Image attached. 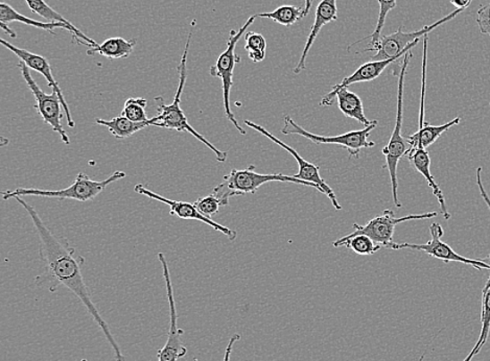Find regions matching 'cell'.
I'll return each instance as SVG.
<instances>
[{"label": "cell", "instance_id": "cell-1", "mask_svg": "<svg viewBox=\"0 0 490 361\" xmlns=\"http://www.w3.org/2000/svg\"><path fill=\"white\" fill-rule=\"evenodd\" d=\"M15 200L26 209L32 220L39 238V256L42 265V273L35 278V283L39 288H45L48 291L55 292L61 286H64L76 296L89 311L92 319L102 330L105 338L113 348L116 361H126L122 348L117 344L114 336L110 332L107 323L105 322L100 313L92 302L91 295L83 278V265L85 258L76 255V250L64 238H60L49 229L33 206L23 200L22 197H14Z\"/></svg>", "mask_w": 490, "mask_h": 361}, {"label": "cell", "instance_id": "cell-2", "mask_svg": "<svg viewBox=\"0 0 490 361\" xmlns=\"http://www.w3.org/2000/svg\"><path fill=\"white\" fill-rule=\"evenodd\" d=\"M192 33H190L188 41H186L184 53L182 55V62L177 68L179 72V85L176 92L175 98L172 104L166 105L165 99L161 97H155V103L157 105V115L154 117V127H159L167 130H175L177 132H188L194 136L196 139L207 146L210 151H213L215 155L216 160L225 162L227 160L228 154L226 152L220 151L218 147H215L213 143H210L206 137L192 128L186 118L184 112L182 109V97L184 89L186 77H188V67H186V61H188L189 49L190 46Z\"/></svg>", "mask_w": 490, "mask_h": 361}, {"label": "cell", "instance_id": "cell-3", "mask_svg": "<svg viewBox=\"0 0 490 361\" xmlns=\"http://www.w3.org/2000/svg\"><path fill=\"white\" fill-rule=\"evenodd\" d=\"M269 182H289L308 186L324 194L319 186L297 179L294 176H284L283 173L263 174L256 172V166L251 165L247 170H232L223 178V182L213 190V195L218 198L221 207H226L229 198L248 194H256L260 186Z\"/></svg>", "mask_w": 490, "mask_h": 361}, {"label": "cell", "instance_id": "cell-4", "mask_svg": "<svg viewBox=\"0 0 490 361\" xmlns=\"http://www.w3.org/2000/svg\"><path fill=\"white\" fill-rule=\"evenodd\" d=\"M126 178V172H115L109 178L104 180H95L87 176L84 172H80L73 183L65 189L59 190H46L36 189H17L14 190L3 191L2 195L4 200H10L16 197H55L60 200H66V198H72L80 202H89L95 200V198L102 194V192L108 188L111 183L116 182L121 179Z\"/></svg>", "mask_w": 490, "mask_h": 361}, {"label": "cell", "instance_id": "cell-5", "mask_svg": "<svg viewBox=\"0 0 490 361\" xmlns=\"http://www.w3.org/2000/svg\"><path fill=\"white\" fill-rule=\"evenodd\" d=\"M412 51H409L404 55V61L401 64V71L399 74V90H398V114H396V122L393 135H391L390 141L386 147L383 149L384 158H386V165L391 180V188H393V203L396 207L401 208V204L400 202L398 189H399V179H398V167L400 161L404 155H406L409 145L407 139H402L401 127H402V97H404V85L407 67L409 62L412 58Z\"/></svg>", "mask_w": 490, "mask_h": 361}, {"label": "cell", "instance_id": "cell-6", "mask_svg": "<svg viewBox=\"0 0 490 361\" xmlns=\"http://www.w3.org/2000/svg\"><path fill=\"white\" fill-rule=\"evenodd\" d=\"M258 15L251 16L239 30H232L231 35H229L226 51L222 53L218 60H216L215 64L210 67L212 77L222 80L223 101H224L227 120L233 124L241 135H246V130L240 126L231 107V91L233 86L234 67L241 61L240 55L235 54V47H237L238 42L243 37L246 30L256 21Z\"/></svg>", "mask_w": 490, "mask_h": 361}, {"label": "cell", "instance_id": "cell-7", "mask_svg": "<svg viewBox=\"0 0 490 361\" xmlns=\"http://www.w3.org/2000/svg\"><path fill=\"white\" fill-rule=\"evenodd\" d=\"M377 123V121H374L369 127H366L364 130H351V132L339 136H320L309 133L308 130L291 120L290 115H284L282 133L283 135L305 137V139L314 142L315 145H337L342 147L349 151L350 158L359 159L362 148H370L376 146V142L369 140V135L371 130L376 128Z\"/></svg>", "mask_w": 490, "mask_h": 361}, {"label": "cell", "instance_id": "cell-8", "mask_svg": "<svg viewBox=\"0 0 490 361\" xmlns=\"http://www.w3.org/2000/svg\"><path fill=\"white\" fill-rule=\"evenodd\" d=\"M437 213L425 214H411L402 217H396L393 210H384L382 215H378L369 221L366 225H353V231L351 234L344 236L334 242V244H340V242L345 241L357 235H365L384 248H393L395 242L393 241V235L395 232V227L401 222L408 221L417 220H429L432 217H436Z\"/></svg>", "mask_w": 490, "mask_h": 361}, {"label": "cell", "instance_id": "cell-9", "mask_svg": "<svg viewBox=\"0 0 490 361\" xmlns=\"http://www.w3.org/2000/svg\"><path fill=\"white\" fill-rule=\"evenodd\" d=\"M462 10H456L452 12L449 16H445L442 21H439L432 26L425 27L417 32L406 33L402 32L401 27L395 33L382 36L377 45L368 52L376 51L375 55H372V61H384L393 58H401L405 55L407 52L411 51L414 46H418L421 37L429 34L434 29L442 26L443 23L452 20L458 14L462 13Z\"/></svg>", "mask_w": 490, "mask_h": 361}, {"label": "cell", "instance_id": "cell-10", "mask_svg": "<svg viewBox=\"0 0 490 361\" xmlns=\"http://www.w3.org/2000/svg\"><path fill=\"white\" fill-rule=\"evenodd\" d=\"M18 68H20L23 80H26L30 90L32 91L36 98L35 108L41 116L43 122L48 124L54 132L58 133L65 145L70 146V137H68L66 130L62 126V120H63L64 115L62 113V108L63 107H62L59 96L55 91H53L51 96L43 92L39 85L30 76V68L23 62H20Z\"/></svg>", "mask_w": 490, "mask_h": 361}, {"label": "cell", "instance_id": "cell-11", "mask_svg": "<svg viewBox=\"0 0 490 361\" xmlns=\"http://www.w3.org/2000/svg\"><path fill=\"white\" fill-rule=\"evenodd\" d=\"M158 259L160 264H163L167 300L170 304V332L165 345L157 352V357L158 361H178L186 357L188 348L185 347L182 340L184 332L178 327L176 302L175 298H173L169 265H167L165 254L159 253Z\"/></svg>", "mask_w": 490, "mask_h": 361}, {"label": "cell", "instance_id": "cell-12", "mask_svg": "<svg viewBox=\"0 0 490 361\" xmlns=\"http://www.w3.org/2000/svg\"><path fill=\"white\" fill-rule=\"evenodd\" d=\"M431 239L424 245L395 244L393 250H401V248H411V250L423 251L434 258L443 260L444 263H460L475 267L477 271L490 270V266L486 261L465 258L455 253L454 250L442 240L444 236V228L438 222H433L430 226Z\"/></svg>", "mask_w": 490, "mask_h": 361}, {"label": "cell", "instance_id": "cell-13", "mask_svg": "<svg viewBox=\"0 0 490 361\" xmlns=\"http://www.w3.org/2000/svg\"><path fill=\"white\" fill-rule=\"evenodd\" d=\"M244 122L246 126L258 130V133L264 135L265 137H266V139H269L271 141L276 143L277 146L283 147V149H285V151L293 155V157L297 161V164H299L300 165V172L299 173L295 174V178L308 180V182H311L319 186L322 191H324V194L328 198H330L334 209H342V206H341L340 203L338 202L337 197L336 195H334V190L330 188V186L326 184L325 180L320 177V167L318 165H315L311 164V162H308L307 160L303 159L293 147L285 145L284 142L276 139L275 135H272L269 130H266L262 126H258V124L254 123L250 121H245Z\"/></svg>", "mask_w": 490, "mask_h": 361}, {"label": "cell", "instance_id": "cell-14", "mask_svg": "<svg viewBox=\"0 0 490 361\" xmlns=\"http://www.w3.org/2000/svg\"><path fill=\"white\" fill-rule=\"evenodd\" d=\"M134 190L141 196L166 204L167 206L170 207V215L172 216H177L179 219L182 220L199 221L215 229V231L226 235L229 240L233 241L237 239V231H233V230L220 225V223L209 219V217L204 216L200 211L196 208L195 204L170 200V198L157 195L156 192L147 189L145 186H142L141 184L136 185Z\"/></svg>", "mask_w": 490, "mask_h": 361}, {"label": "cell", "instance_id": "cell-15", "mask_svg": "<svg viewBox=\"0 0 490 361\" xmlns=\"http://www.w3.org/2000/svg\"><path fill=\"white\" fill-rule=\"evenodd\" d=\"M0 42H2V45L4 47L10 49L12 53H14L17 57L20 58L21 61L23 62V63L30 68V70H33L37 72L41 73L42 76L46 79L48 86L52 87L53 91L57 93V95L59 96L62 107H63L65 115L67 116L68 126H70L71 128H74V122L72 117L70 107H68L66 99L63 96V93H62L59 85L57 84V82H55V80L53 76L51 64H49L47 59L42 57V55H36L26 51V49L17 47L12 45V43L5 41L4 39H0Z\"/></svg>", "mask_w": 490, "mask_h": 361}, {"label": "cell", "instance_id": "cell-16", "mask_svg": "<svg viewBox=\"0 0 490 361\" xmlns=\"http://www.w3.org/2000/svg\"><path fill=\"white\" fill-rule=\"evenodd\" d=\"M336 99L339 109L346 117H350L351 120L364 124L365 127H369L374 122L368 121V118L365 116L361 97L356 95V93L350 91L349 87L337 91L332 90L330 93H327L321 99L320 105L322 107H327V105H332Z\"/></svg>", "mask_w": 490, "mask_h": 361}, {"label": "cell", "instance_id": "cell-17", "mask_svg": "<svg viewBox=\"0 0 490 361\" xmlns=\"http://www.w3.org/2000/svg\"><path fill=\"white\" fill-rule=\"evenodd\" d=\"M337 0H322L316 10L315 22L311 29V32L308 37L306 47L303 48L301 58L299 64L294 68V73L300 74L306 70V61L309 51H311L314 42L317 39L322 28L326 24L338 20Z\"/></svg>", "mask_w": 490, "mask_h": 361}, {"label": "cell", "instance_id": "cell-18", "mask_svg": "<svg viewBox=\"0 0 490 361\" xmlns=\"http://www.w3.org/2000/svg\"><path fill=\"white\" fill-rule=\"evenodd\" d=\"M406 157L409 161H410V164L415 170H417L420 174H423L433 191V195L437 197V201L440 205V210H442V214L446 221L450 220L451 214L448 208H446L443 191L437 185L435 179L432 176L430 170L431 158L429 153H427V149L424 148H414L407 152Z\"/></svg>", "mask_w": 490, "mask_h": 361}, {"label": "cell", "instance_id": "cell-19", "mask_svg": "<svg viewBox=\"0 0 490 361\" xmlns=\"http://www.w3.org/2000/svg\"><path fill=\"white\" fill-rule=\"evenodd\" d=\"M12 22H21L27 24V26L34 27L37 29H41L46 30L53 35H55L54 30L55 29H62L68 30L72 34V38L78 42L76 32L65 23L62 22H40L37 21L30 20V18L24 16L21 13H18L10 4L2 3L0 4V23L8 24Z\"/></svg>", "mask_w": 490, "mask_h": 361}, {"label": "cell", "instance_id": "cell-20", "mask_svg": "<svg viewBox=\"0 0 490 361\" xmlns=\"http://www.w3.org/2000/svg\"><path fill=\"white\" fill-rule=\"evenodd\" d=\"M399 59L400 58L396 57L384 61H370L368 63L359 66L351 76L344 78L342 82L334 85L333 87V91L345 88V87H349L352 84L370 82V80H374L380 77L383 71L386 70L387 66L393 64V62Z\"/></svg>", "mask_w": 490, "mask_h": 361}, {"label": "cell", "instance_id": "cell-21", "mask_svg": "<svg viewBox=\"0 0 490 361\" xmlns=\"http://www.w3.org/2000/svg\"><path fill=\"white\" fill-rule=\"evenodd\" d=\"M461 118L456 117L455 120H452L450 122L442 124V126H432L427 122H425L424 127L418 129V132L409 136L407 139L409 149L414 148H424L431 147L439 139V137L442 136L446 130H449L451 128L457 126L460 123Z\"/></svg>", "mask_w": 490, "mask_h": 361}, {"label": "cell", "instance_id": "cell-22", "mask_svg": "<svg viewBox=\"0 0 490 361\" xmlns=\"http://www.w3.org/2000/svg\"><path fill=\"white\" fill-rule=\"evenodd\" d=\"M26 3L28 4L30 11L45 18V20L49 22H62L67 24V26H70L74 32H76L78 43H80V45L89 46V48L98 46L96 41H93L89 38V37L84 35L79 29L74 27L71 21L65 20V18L59 14L57 11H55L51 5H48L45 2V0H26Z\"/></svg>", "mask_w": 490, "mask_h": 361}, {"label": "cell", "instance_id": "cell-23", "mask_svg": "<svg viewBox=\"0 0 490 361\" xmlns=\"http://www.w3.org/2000/svg\"><path fill=\"white\" fill-rule=\"evenodd\" d=\"M100 126L109 129L111 134H113L117 139H127L133 136L135 133H139V130L146 129L148 126H153L155 120L154 117L150 121L146 122H134L128 120L127 117L120 115L113 118L111 121L101 120L97 118L96 121Z\"/></svg>", "mask_w": 490, "mask_h": 361}, {"label": "cell", "instance_id": "cell-24", "mask_svg": "<svg viewBox=\"0 0 490 361\" xmlns=\"http://www.w3.org/2000/svg\"><path fill=\"white\" fill-rule=\"evenodd\" d=\"M135 46L136 40L134 39L110 38L102 43L101 46L90 47L87 51V55L100 54L103 57L108 59H125L133 53Z\"/></svg>", "mask_w": 490, "mask_h": 361}, {"label": "cell", "instance_id": "cell-25", "mask_svg": "<svg viewBox=\"0 0 490 361\" xmlns=\"http://www.w3.org/2000/svg\"><path fill=\"white\" fill-rule=\"evenodd\" d=\"M260 18H268L273 21H275L284 27H291L296 22L306 17L305 8L295 7V5H282L275 11L270 12V13L258 14Z\"/></svg>", "mask_w": 490, "mask_h": 361}, {"label": "cell", "instance_id": "cell-26", "mask_svg": "<svg viewBox=\"0 0 490 361\" xmlns=\"http://www.w3.org/2000/svg\"><path fill=\"white\" fill-rule=\"evenodd\" d=\"M482 329L479 339L476 342L473 350L468 355V357L463 361H471L477 354H479L481 348L486 344L490 332V289L484 292L482 298V313H481Z\"/></svg>", "mask_w": 490, "mask_h": 361}, {"label": "cell", "instance_id": "cell-27", "mask_svg": "<svg viewBox=\"0 0 490 361\" xmlns=\"http://www.w3.org/2000/svg\"><path fill=\"white\" fill-rule=\"evenodd\" d=\"M378 5H380V13H378V20L376 22V27L374 30V33L370 34L368 37H365V39H371V43L368 48L364 49L363 52H368V49L374 48L378 41H380L382 37V30L384 26V21H386L387 15L389 14L390 11H393L396 7V3H398V0H377ZM362 40H359L355 43H352V45L350 46L349 51L351 47L353 46L358 45V43L361 42Z\"/></svg>", "mask_w": 490, "mask_h": 361}, {"label": "cell", "instance_id": "cell-28", "mask_svg": "<svg viewBox=\"0 0 490 361\" xmlns=\"http://www.w3.org/2000/svg\"><path fill=\"white\" fill-rule=\"evenodd\" d=\"M334 247H345L347 248H351V250L359 255H362V256H370V255L376 254L378 250H381V248H383L382 246L376 244L374 240L365 235L353 236V238L340 242V244H334Z\"/></svg>", "mask_w": 490, "mask_h": 361}, {"label": "cell", "instance_id": "cell-29", "mask_svg": "<svg viewBox=\"0 0 490 361\" xmlns=\"http://www.w3.org/2000/svg\"><path fill=\"white\" fill-rule=\"evenodd\" d=\"M147 105L148 101L142 97H129L123 105L122 111V116L128 118V120L134 122H146L148 120L147 116Z\"/></svg>", "mask_w": 490, "mask_h": 361}, {"label": "cell", "instance_id": "cell-30", "mask_svg": "<svg viewBox=\"0 0 490 361\" xmlns=\"http://www.w3.org/2000/svg\"><path fill=\"white\" fill-rule=\"evenodd\" d=\"M245 49L254 63H259L266 58V42L265 37L258 33L248 32L245 36Z\"/></svg>", "mask_w": 490, "mask_h": 361}, {"label": "cell", "instance_id": "cell-31", "mask_svg": "<svg viewBox=\"0 0 490 361\" xmlns=\"http://www.w3.org/2000/svg\"><path fill=\"white\" fill-rule=\"evenodd\" d=\"M194 204L196 208L199 210L204 216L209 217V219L213 215L218 214L221 207L218 198L214 195L198 198Z\"/></svg>", "mask_w": 490, "mask_h": 361}, {"label": "cell", "instance_id": "cell-32", "mask_svg": "<svg viewBox=\"0 0 490 361\" xmlns=\"http://www.w3.org/2000/svg\"><path fill=\"white\" fill-rule=\"evenodd\" d=\"M427 40L429 37L424 36V57H423V80H421V104L419 115V129L425 124V97H426V77H427Z\"/></svg>", "mask_w": 490, "mask_h": 361}, {"label": "cell", "instance_id": "cell-33", "mask_svg": "<svg viewBox=\"0 0 490 361\" xmlns=\"http://www.w3.org/2000/svg\"><path fill=\"white\" fill-rule=\"evenodd\" d=\"M476 21L481 34L490 36V3L477 10Z\"/></svg>", "mask_w": 490, "mask_h": 361}, {"label": "cell", "instance_id": "cell-34", "mask_svg": "<svg viewBox=\"0 0 490 361\" xmlns=\"http://www.w3.org/2000/svg\"><path fill=\"white\" fill-rule=\"evenodd\" d=\"M481 174H482V167H477V188H479L480 194L483 197V200H484V202L486 203V205H487V206L490 210V197L487 195V192H486V189H484ZM484 261H486V263L490 266V254H489V256L487 257V259H486ZM489 289H490V275H489V278L487 280V282H486V286H484V290H482V294H484V292H486Z\"/></svg>", "mask_w": 490, "mask_h": 361}, {"label": "cell", "instance_id": "cell-35", "mask_svg": "<svg viewBox=\"0 0 490 361\" xmlns=\"http://www.w3.org/2000/svg\"><path fill=\"white\" fill-rule=\"evenodd\" d=\"M241 340V335L240 334H233L232 336V339L229 340V342H228V345H227V348H226V351H225V354H224V359H223V361H231V358H232V350H233V346L235 344V342L239 341Z\"/></svg>", "mask_w": 490, "mask_h": 361}, {"label": "cell", "instance_id": "cell-36", "mask_svg": "<svg viewBox=\"0 0 490 361\" xmlns=\"http://www.w3.org/2000/svg\"><path fill=\"white\" fill-rule=\"evenodd\" d=\"M473 3V0H451V4L454 5L457 10H465L469 7Z\"/></svg>", "mask_w": 490, "mask_h": 361}, {"label": "cell", "instance_id": "cell-37", "mask_svg": "<svg viewBox=\"0 0 490 361\" xmlns=\"http://www.w3.org/2000/svg\"><path fill=\"white\" fill-rule=\"evenodd\" d=\"M0 27L4 30L5 34H8L12 38H15L16 34L13 32V29H11L8 24L0 23Z\"/></svg>", "mask_w": 490, "mask_h": 361}, {"label": "cell", "instance_id": "cell-38", "mask_svg": "<svg viewBox=\"0 0 490 361\" xmlns=\"http://www.w3.org/2000/svg\"><path fill=\"white\" fill-rule=\"evenodd\" d=\"M313 2H314V0H306V5H305V14H306V16L309 13V11H311Z\"/></svg>", "mask_w": 490, "mask_h": 361}, {"label": "cell", "instance_id": "cell-39", "mask_svg": "<svg viewBox=\"0 0 490 361\" xmlns=\"http://www.w3.org/2000/svg\"><path fill=\"white\" fill-rule=\"evenodd\" d=\"M425 355H426V352L424 353L423 357H421V358L419 359V361H423V360H424Z\"/></svg>", "mask_w": 490, "mask_h": 361}]
</instances>
